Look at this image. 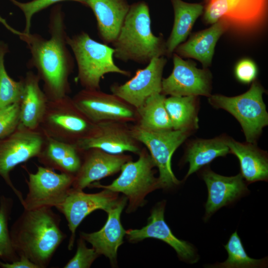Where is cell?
<instances>
[{"label": "cell", "instance_id": "cell-1", "mask_svg": "<svg viewBox=\"0 0 268 268\" xmlns=\"http://www.w3.org/2000/svg\"><path fill=\"white\" fill-rule=\"evenodd\" d=\"M64 18L62 6H54L50 15L49 39L38 34L14 29L5 20L2 22L26 43L31 55L29 66L36 69L37 75L43 82V90L50 101L67 96L70 91L68 78L74 67V61L67 47Z\"/></svg>", "mask_w": 268, "mask_h": 268}, {"label": "cell", "instance_id": "cell-2", "mask_svg": "<svg viewBox=\"0 0 268 268\" xmlns=\"http://www.w3.org/2000/svg\"><path fill=\"white\" fill-rule=\"evenodd\" d=\"M61 221L51 207L24 209L9 230L19 257H26L39 268H47L66 237L60 228Z\"/></svg>", "mask_w": 268, "mask_h": 268}, {"label": "cell", "instance_id": "cell-3", "mask_svg": "<svg viewBox=\"0 0 268 268\" xmlns=\"http://www.w3.org/2000/svg\"><path fill=\"white\" fill-rule=\"evenodd\" d=\"M114 57L124 62L148 64L154 58L166 55V42L151 28L149 8L144 1L130 5L119 32L112 43Z\"/></svg>", "mask_w": 268, "mask_h": 268}, {"label": "cell", "instance_id": "cell-4", "mask_svg": "<svg viewBox=\"0 0 268 268\" xmlns=\"http://www.w3.org/2000/svg\"><path fill=\"white\" fill-rule=\"evenodd\" d=\"M67 43L74 54L78 68L77 79L84 89L100 90L101 79L109 73L131 75L130 71L115 64L113 48L93 40L87 33L82 31L67 36Z\"/></svg>", "mask_w": 268, "mask_h": 268}, {"label": "cell", "instance_id": "cell-5", "mask_svg": "<svg viewBox=\"0 0 268 268\" xmlns=\"http://www.w3.org/2000/svg\"><path fill=\"white\" fill-rule=\"evenodd\" d=\"M96 125L79 109L72 98L67 95L48 101L39 129L46 136L76 145L93 134Z\"/></svg>", "mask_w": 268, "mask_h": 268}, {"label": "cell", "instance_id": "cell-6", "mask_svg": "<svg viewBox=\"0 0 268 268\" xmlns=\"http://www.w3.org/2000/svg\"><path fill=\"white\" fill-rule=\"evenodd\" d=\"M265 92L262 85L254 81L250 89L241 95H210L208 101L214 108L232 115L240 124L247 142L256 143L263 128L268 125V114L263 99Z\"/></svg>", "mask_w": 268, "mask_h": 268}, {"label": "cell", "instance_id": "cell-7", "mask_svg": "<svg viewBox=\"0 0 268 268\" xmlns=\"http://www.w3.org/2000/svg\"><path fill=\"white\" fill-rule=\"evenodd\" d=\"M136 161L127 162L121 167L120 176L111 184L93 183L89 187L122 193L129 201L127 212H130L144 203L146 196L159 188L158 179L154 177L155 164L148 153L141 150Z\"/></svg>", "mask_w": 268, "mask_h": 268}, {"label": "cell", "instance_id": "cell-8", "mask_svg": "<svg viewBox=\"0 0 268 268\" xmlns=\"http://www.w3.org/2000/svg\"><path fill=\"white\" fill-rule=\"evenodd\" d=\"M130 130L133 137L137 141L142 143L149 150L159 170V188H169L179 184L180 182L172 169V156L193 131L186 129L151 131L143 129L138 125Z\"/></svg>", "mask_w": 268, "mask_h": 268}, {"label": "cell", "instance_id": "cell-9", "mask_svg": "<svg viewBox=\"0 0 268 268\" xmlns=\"http://www.w3.org/2000/svg\"><path fill=\"white\" fill-rule=\"evenodd\" d=\"M45 140V135L40 129L31 130L20 123L12 134L0 138V176L21 203L24 199L23 195L13 184L10 173L19 164L37 157Z\"/></svg>", "mask_w": 268, "mask_h": 268}, {"label": "cell", "instance_id": "cell-10", "mask_svg": "<svg viewBox=\"0 0 268 268\" xmlns=\"http://www.w3.org/2000/svg\"><path fill=\"white\" fill-rule=\"evenodd\" d=\"M74 179L73 175L44 166H38L35 173L28 172V191L21 203L24 209L56 207L65 199Z\"/></svg>", "mask_w": 268, "mask_h": 268}, {"label": "cell", "instance_id": "cell-11", "mask_svg": "<svg viewBox=\"0 0 268 268\" xmlns=\"http://www.w3.org/2000/svg\"><path fill=\"white\" fill-rule=\"evenodd\" d=\"M203 19L213 24L220 19L242 30H251L266 18L268 0H209Z\"/></svg>", "mask_w": 268, "mask_h": 268}, {"label": "cell", "instance_id": "cell-12", "mask_svg": "<svg viewBox=\"0 0 268 268\" xmlns=\"http://www.w3.org/2000/svg\"><path fill=\"white\" fill-rule=\"evenodd\" d=\"M119 198L118 193L109 190L95 194H87L72 187L65 199L56 208L65 216L70 232L68 249L71 250L75 238V231L82 220L90 213L103 209L106 212L115 205Z\"/></svg>", "mask_w": 268, "mask_h": 268}, {"label": "cell", "instance_id": "cell-13", "mask_svg": "<svg viewBox=\"0 0 268 268\" xmlns=\"http://www.w3.org/2000/svg\"><path fill=\"white\" fill-rule=\"evenodd\" d=\"M173 62L172 73L162 78L161 93L174 96L211 95L212 76L209 70L197 68L195 63L185 61L176 53Z\"/></svg>", "mask_w": 268, "mask_h": 268}, {"label": "cell", "instance_id": "cell-14", "mask_svg": "<svg viewBox=\"0 0 268 268\" xmlns=\"http://www.w3.org/2000/svg\"><path fill=\"white\" fill-rule=\"evenodd\" d=\"M72 98L79 109L93 123L134 120V107L113 94L83 89Z\"/></svg>", "mask_w": 268, "mask_h": 268}, {"label": "cell", "instance_id": "cell-15", "mask_svg": "<svg viewBox=\"0 0 268 268\" xmlns=\"http://www.w3.org/2000/svg\"><path fill=\"white\" fill-rule=\"evenodd\" d=\"M167 60L164 56L153 58L147 66L138 69L131 79L110 87L112 94L138 109L150 96L161 93L162 73Z\"/></svg>", "mask_w": 268, "mask_h": 268}, {"label": "cell", "instance_id": "cell-16", "mask_svg": "<svg viewBox=\"0 0 268 268\" xmlns=\"http://www.w3.org/2000/svg\"><path fill=\"white\" fill-rule=\"evenodd\" d=\"M122 122L105 121L97 123L93 134L79 141L77 148L80 151L97 148L113 154L131 152L139 154L137 141Z\"/></svg>", "mask_w": 268, "mask_h": 268}, {"label": "cell", "instance_id": "cell-17", "mask_svg": "<svg viewBox=\"0 0 268 268\" xmlns=\"http://www.w3.org/2000/svg\"><path fill=\"white\" fill-rule=\"evenodd\" d=\"M165 203L160 202L153 208L146 226L140 229L126 231L127 238L134 243L148 238L161 240L172 247L182 260L196 263L198 258L194 248L189 243L177 238L166 223L164 215Z\"/></svg>", "mask_w": 268, "mask_h": 268}, {"label": "cell", "instance_id": "cell-18", "mask_svg": "<svg viewBox=\"0 0 268 268\" xmlns=\"http://www.w3.org/2000/svg\"><path fill=\"white\" fill-rule=\"evenodd\" d=\"M84 151L83 159L72 185L77 190H82L94 182L116 173L123 164L131 160L130 156L110 154L97 148Z\"/></svg>", "mask_w": 268, "mask_h": 268}, {"label": "cell", "instance_id": "cell-19", "mask_svg": "<svg viewBox=\"0 0 268 268\" xmlns=\"http://www.w3.org/2000/svg\"><path fill=\"white\" fill-rule=\"evenodd\" d=\"M127 200L126 197H123L115 205L106 211L108 215L107 220L100 230L90 233L81 232L80 235L99 255H104L114 265L116 263L118 249L126 235L120 216Z\"/></svg>", "mask_w": 268, "mask_h": 268}, {"label": "cell", "instance_id": "cell-20", "mask_svg": "<svg viewBox=\"0 0 268 268\" xmlns=\"http://www.w3.org/2000/svg\"><path fill=\"white\" fill-rule=\"evenodd\" d=\"M201 175L208 190L205 205L206 219L218 209L232 202L248 191L241 174L226 177L205 169Z\"/></svg>", "mask_w": 268, "mask_h": 268}, {"label": "cell", "instance_id": "cell-21", "mask_svg": "<svg viewBox=\"0 0 268 268\" xmlns=\"http://www.w3.org/2000/svg\"><path fill=\"white\" fill-rule=\"evenodd\" d=\"M97 20L98 35L103 43L116 39L129 10L128 0H86Z\"/></svg>", "mask_w": 268, "mask_h": 268}, {"label": "cell", "instance_id": "cell-22", "mask_svg": "<svg viewBox=\"0 0 268 268\" xmlns=\"http://www.w3.org/2000/svg\"><path fill=\"white\" fill-rule=\"evenodd\" d=\"M224 19H220L209 28L193 34L186 42L179 45L175 53L181 57L191 58L200 61L204 68L209 66L216 44L230 27Z\"/></svg>", "mask_w": 268, "mask_h": 268}, {"label": "cell", "instance_id": "cell-23", "mask_svg": "<svg viewBox=\"0 0 268 268\" xmlns=\"http://www.w3.org/2000/svg\"><path fill=\"white\" fill-rule=\"evenodd\" d=\"M37 74L28 71L24 77V88L20 102V123L31 129H39L46 110L48 99L40 86Z\"/></svg>", "mask_w": 268, "mask_h": 268}, {"label": "cell", "instance_id": "cell-24", "mask_svg": "<svg viewBox=\"0 0 268 268\" xmlns=\"http://www.w3.org/2000/svg\"><path fill=\"white\" fill-rule=\"evenodd\" d=\"M226 143L230 153L234 154L239 161L243 179L249 183L268 180L267 152L260 149L255 143H242L230 137H227Z\"/></svg>", "mask_w": 268, "mask_h": 268}, {"label": "cell", "instance_id": "cell-25", "mask_svg": "<svg viewBox=\"0 0 268 268\" xmlns=\"http://www.w3.org/2000/svg\"><path fill=\"white\" fill-rule=\"evenodd\" d=\"M170 1L173 8L174 20L172 31L166 42V55L168 57L185 41L204 8L201 3H188L182 0Z\"/></svg>", "mask_w": 268, "mask_h": 268}, {"label": "cell", "instance_id": "cell-26", "mask_svg": "<svg viewBox=\"0 0 268 268\" xmlns=\"http://www.w3.org/2000/svg\"><path fill=\"white\" fill-rule=\"evenodd\" d=\"M226 138V136H221L192 141L187 149L184 158L189 163V169L185 179L216 158L230 153Z\"/></svg>", "mask_w": 268, "mask_h": 268}, {"label": "cell", "instance_id": "cell-27", "mask_svg": "<svg viewBox=\"0 0 268 268\" xmlns=\"http://www.w3.org/2000/svg\"><path fill=\"white\" fill-rule=\"evenodd\" d=\"M165 107L173 130L194 131L199 127L197 96H174L166 98Z\"/></svg>", "mask_w": 268, "mask_h": 268}, {"label": "cell", "instance_id": "cell-28", "mask_svg": "<svg viewBox=\"0 0 268 268\" xmlns=\"http://www.w3.org/2000/svg\"><path fill=\"white\" fill-rule=\"evenodd\" d=\"M165 95L155 93L148 97L138 109V125L141 128L151 131L172 130V124L165 107Z\"/></svg>", "mask_w": 268, "mask_h": 268}, {"label": "cell", "instance_id": "cell-29", "mask_svg": "<svg viewBox=\"0 0 268 268\" xmlns=\"http://www.w3.org/2000/svg\"><path fill=\"white\" fill-rule=\"evenodd\" d=\"M224 248L228 255L227 259L211 267L253 268L265 267L267 265V259H254L248 255L237 231L231 234Z\"/></svg>", "mask_w": 268, "mask_h": 268}, {"label": "cell", "instance_id": "cell-30", "mask_svg": "<svg viewBox=\"0 0 268 268\" xmlns=\"http://www.w3.org/2000/svg\"><path fill=\"white\" fill-rule=\"evenodd\" d=\"M8 52L7 45L0 41V108L20 103L24 92V77L15 81L5 69L4 58Z\"/></svg>", "mask_w": 268, "mask_h": 268}, {"label": "cell", "instance_id": "cell-31", "mask_svg": "<svg viewBox=\"0 0 268 268\" xmlns=\"http://www.w3.org/2000/svg\"><path fill=\"white\" fill-rule=\"evenodd\" d=\"M13 206L11 198L0 197V261L11 263L20 259L16 252L10 237L8 227V221Z\"/></svg>", "mask_w": 268, "mask_h": 268}, {"label": "cell", "instance_id": "cell-32", "mask_svg": "<svg viewBox=\"0 0 268 268\" xmlns=\"http://www.w3.org/2000/svg\"><path fill=\"white\" fill-rule=\"evenodd\" d=\"M76 148L74 144L45 136L44 145L37 158L44 166L59 171L67 157Z\"/></svg>", "mask_w": 268, "mask_h": 268}, {"label": "cell", "instance_id": "cell-33", "mask_svg": "<svg viewBox=\"0 0 268 268\" xmlns=\"http://www.w3.org/2000/svg\"><path fill=\"white\" fill-rule=\"evenodd\" d=\"M9 0L23 12L25 19V28L23 32L26 33H30L31 19L33 16L54 4L66 0H71L88 7L86 0H32L26 2H21L16 0Z\"/></svg>", "mask_w": 268, "mask_h": 268}, {"label": "cell", "instance_id": "cell-34", "mask_svg": "<svg viewBox=\"0 0 268 268\" xmlns=\"http://www.w3.org/2000/svg\"><path fill=\"white\" fill-rule=\"evenodd\" d=\"M20 121V103L0 108V138L14 132Z\"/></svg>", "mask_w": 268, "mask_h": 268}, {"label": "cell", "instance_id": "cell-35", "mask_svg": "<svg viewBox=\"0 0 268 268\" xmlns=\"http://www.w3.org/2000/svg\"><path fill=\"white\" fill-rule=\"evenodd\" d=\"M99 256L93 248L86 247L85 241L80 237L77 241L74 256L65 265L64 268H89Z\"/></svg>", "mask_w": 268, "mask_h": 268}, {"label": "cell", "instance_id": "cell-36", "mask_svg": "<svg viewBox=\"0 0 268 268\" xmlns=\"http://www.w3.org/2000/svg\"><path fill=\"white\" fill-rule=\"evenodd\" d=\"M235 76L240 82L249 84L254 81L258 74V67L251 60L245 59L239 61L235 67Z\"/></svg>", "mask_w": 268, "mask_h": 268}, {"label": "cell", "instance_id": "cell-37", "mask_svg": "<svg viewBox=\"0 0 268 268\" xmlns=\"http://www.w3.org/2000/svg\"><path fill=\"white\" fill-rule=\"evenodd\" d=\"M0 267L2 268H39L36 265L23 256H20L19 260L11 263L0 261Z\"/></svg>", "mask_w": 268, "mask_h": 268}, {"label": "cell", "instance_id": "cell-38", "mask_svg": "<svg viewBox=\"0 0 268 268\" xmlns=\"http://www.w3.org/2000/svg\"><path fill=\"white\" fill-rule=\"evenodd\" d=\"M209 0H206V1L207 2Z\"/></svg>", "mask_w": 268, "mask_h": 268}]
</instances>
